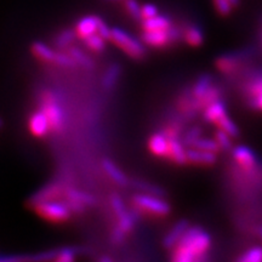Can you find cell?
<instances>
[{
	"label": "cell",
	"mask_w": 262,
	"mask_h": 262,
	"mask_svg": "<svg viewBox=\"0 0 262 262\" xmlns=\"http://www.w3.org/2000/svg\"><path fill=\"white\" fill-rule=\"evenodd\" d=\"M211 247V238L202 227H188L183 237L171 250L173 262L203 260Z\"/></svg>",
	"instance_id": "cell-1"
},
{
	"label": "cell",
	"mask_w": 262,
	"mask_h": 262,
	"mask_svg": "<svg viewBox=\"0 0 262 262\" xmlns=\"http://www.w3.org/2000/svg\"><path fill=\"white\" fill-rule=\"evenodd\" d=\"M133 208L137 214L149 215L153 217H165L171 211V206L163 196L140 193L131 199Z\"/></svg>",
	"instance_id": "cell-2"
},
{
	"label": "cell",
	"mask_w": 262,
	"mask_h": 262,
	"mask_svg": "<svg viewBox=\"0 0 262 262\" xmlns=\"http://www.w3.org/2000/svg\"><path fill=\"white\" fill-rule=\"evenodd\" d=\"M110 40L133 60H142L146 56L145 42L136 39L122 28L114 27L111 29Z\"/></svg>",
	"instance_id": "cell-3"
},
{
	"label": "cell",
	"mask_w": 262,
	"mask_h": 262,
	"mask_svg": "<svg viewBox=\"0 0 262 262\" xmlns=\"http://www.w3.org/2000/svg\"><path fill=\"white\" fill-rule=\"evenodd\" d=\"M31 51L33 56L38 58L39 61L44 62V63L56 64L67 68H72L77 64L68 52L55 50V49L50 48L49 45H47L42 41L33 42L31 47Z\"/></svg>",
	"instance_id": "cell-4"
},
{
	"label": "cell",
	"mask_w": 262,
	"mask_h": 262,
	"mask_svg": "<svg viewBox=\"0 0 262 262\" xmlns=\"http://www.w3.org/2000/svg\"><path fill=\"white\" fill-rule=\"evenodd\" d=\"M33 209L41 219L49 222H54V224H62V222L68 221L73 214L63 198L39 203L33 206Z\"/></svg>",
	"instance_id": "cell-5"
},
{
	"label": "cell",
	"mask_w": 262,
	"mask_h": 262,
	"mask_svg": "<svg viewBox=\"0 0 262 262\" xmlns=\"http://www.w3.org/2000/svg\"><path fill=\"white\" fill-rule=\"evenodd\" d=\"M39 110H41L48 117L51 131H54V133L62 131L64 125L63 111L58 104V101L54 93L48 90L42 91L40 95V108Z\"/></svg>",
	"instance_id": "cell-6"
},
{
	"label": "cell",
	"mask_w": 262,
	"mask_h": 262,
	"mask_svg": "<svg viewBox=\"0 0 262 262\" xmlns=\"http://www.w3.org/2000/svg\"><path fill=\"white\" fill-rule=\"evenodd\" d=\"M111 29L108 27V25L103 21L100 16L96 15H88L81 17L79 21L75 24L74 31L77 33V37L80 40H84L90 35L96 34L98 33L100 35H102L104 39L110 40L111 37Z\"/></svg>",
	"instance_id": "cell-7"
},
{
	"label": "cell",
	"mask_w": 262,
	"mask_h": 262,
	"mask_svg": "<svg viewBox=\"0 0 262 262\" xmlns=\"http://www.w3.org/2000/svg\"><path fill=\"white\" fill-rule=\"evenodd\" d=\"M64 188L66 187H62L58 183H49V185L41 187L29 198V204L33 208L39 203L62 199L64 195Z\"/></svg>",
	"instance_id": "cell-8"
},
{
	"label": "cell",
	"mask_w": 262,
	"mask_h": 262,
	"mask_svg": "<svg viewBox=\"0 0 262 262\" xmlns=\"http://www.w3.org/2000/svg\"><path fill=\"white\" fill-rule=\"evenodd\" d=\"M141 39L147 47L155 49H164L173 44L170 28L164 31H143Z\"/></svg>",
	"instance_id": "cell-9"
},
{
	"label": "cell",
	"mask_w": 262,
	"mask_h": 262,
	"mask_svg": "<svg viewBox=\"0 0 262 262\" xmlns=\"http://www.w3.org/2000/svg\"><path fill=\"white\" fill-rule=\"evenodd\" d=\"M28 127L32 135L38 137V139H42L51 131L48 117L45 116V113L41 110H38L34 113H32L28 120Z\"/></svg>",
	"instance_id": "cell-10"
},
{
	"label": "cell",
	"mask_w": 262,
	"mask_h": 262,
	"mask_svg": "<svg viewBox=\"0 0 262 262\" xmlns=\"http://www.w3.org/2000/svg\"><path fill=\"white\" fill-rule=\"evenodd\" d=\"M166 159H169L170 162L176 164V165L187 164V147L183 145L180 137L169 139V149Z\"/></svg>",
	"instance_id": "cell-11"
},
{
	"label": "cell",
	"mask_w": 262,
	"mask_h": 262,
	"mask_svg": "<svg viewBox=\"0 0 262 262\" xmlns=\"http://www.w3.org/2000/svg\"><path fill=\"white\" fill-rule=\"evenodd\" d=\"M216 160H217V153L206 152V150L194 148V147L187 148V164L210 166L214 165Z\"/></svg>",
	"instance_id": "cell-12"
},
{
	"label": "cell",
	"mask_w": 262,
	"mask_h": 262,
	"mask_svg": "<svg viewBox=\"0 0 262 262\" xmlns=\"http://www.w3.org/2000/svg\"><path fill=\"white\" fill-rule=\"evenodd\" d=\"M189 227V222L187 220H180L170 228V231L166 233L163 239V247L168 250H172L179 243L180 239L183 237Z\"/></svg>",
	"instance_id": "cell-13"
},
{
	"label": "cell",
	"mask_w": 262,
	"mask_h": 262,
	"mask_svg": "<svg viewBox=\"0 0 262 262\" xmlns=\"http://www.w3.org/2000/svg\"><path fill=\"white\" fill-rule=\"evenodd\" d=\"M234 162L245 171H250L256 165V157L250 148L245 146H237L232 149Z\"/></svg>",
	"instance_id": "cell-14"
},
{
	"label": "cell",
	"mask_w": 262,
	"mask_h": 262,
	"mask_svg": "<svg viewBox=\"0 0 262 262\" xmlns=\"http://www.w3.org/2000/svg\"><path fill=\"white\" fill-rule=\"evenodd\" d=\"M243 61V55L234 52V54H226L217 57L215 61V67L222 74H231L241 66Z\"/></svg>",
	"instance_id": "cell-15"
},
{
	"label": "cell",
	"mask_w": 262,
	"mask_h": 262,
	"mask_svg": "<svg viewBox=\"0 0 262 262\" xmlns=\"http://www.w3.org/2000/svg\"><path fill=\"white\" fill-rule=\"evenodd\" d=\"M148 149L157 158H166L169 149V137L163 131L153 134L148 140Z\"/></svg>",
	"instance_id": "cell-16"
},
{
	"label": "cell",
	"mask_w": 262,
	"mask_h": 262,
	"mask_svg": "<svg viewBox=\"0 0 262 262\" xmlns=\"http://www.w3.org/2000/svg\"><path fill=\"white\" fill-rule=\"evenodd\" d=\"M102 168L104 170V172L107 173V176L114 183H117L118 186L120 187H125V186L129 185V179L126 178V175L124 173V171L120 168L114 164L112 160L110 159H104L102 162Z\"/></svg>",
	"instance_id": "cell-17"
},
{
	"label": "cell",
	"mask_w": 262,
	"mask_h": 262,
	"mask_svg": "<svg viewBox=\"0 0 262 262\" xmlns=\"http://www.w3.org/2000/svg\"><path fill=\"white\" fill-rule=\"evenodd\" d=\"M143 31H164L172 26V21L166 15H157L155 17L141 21Z\"/></svg>",
	"instance_id": "cell-18"
},
{
	"label": "cell",
	"mask_w": 262,
	"mask_h": 262,
	"mask_svg": "<svg viewBox=\"0 0 262 262\" xmlns=\"http://www.w3.org/2000/svg\"><path fill=\"white\" fill-rule=\"evenodd\" d=\"M227 113V110H226V104L224 101L217 100L211 104H209L208 107L203 111V119L205 120L206 123L214 124L216 120L220 119L222 116Z\"/></svg>",
	"instance_id": "cell-19"
},
{
	"label": "cell",
	"mask_w": 262,
	"mask_h": 262,
	"mask_svg": "<svg viewBox=\"0 0 262 262\" xmlns=\"http://www.w3.org/2000/svg\"><path fill=\"white\" fill-rule=\"evenodd\" d=\"M183 40L192 48H198L204 42V34L201 27L195 25H189L183 28Z\"/></svg>",
	"instance_id": "cell-20"
},
{
	"label": "cell",
	"mask_w": 262,
	"mask_h": 262,
	"mask_svg": "<svg viewBox=\"0 0 262 262\" xmlns=\"http://www.w3.org/2000/svg\"><path fill=\"white\" fill-rule=\"evenodd\" d=\"M77 38V33H75L74 28H64L61 32H58V34L55 37L54 45L57 50H68Z\"/></svg>",
	"instance_id": "cell-21"
},
{
	"label": "cell",
	"mask_w": 262,
	"mask_h": 262,
	"mask_svg": "<svg viewBox=\"0 0 262 262\" xmlns=\"http://www.w3.org/2000/svg\"><path fill=\"white\" fill-rule=\"evenodd\" d=\"M120 73H122V70H120L119 64L118 63L111 64L103 74V78H102L103 89L107 91L114 89V86H116L118 80H119L120 78Z\"/></svg>",
	"instance_id": "cell-22"
},
{
	"label": "cell",
	"mask_w": 262,
	"mask_h": 262,
	"mask_svg": "<svg viewBox=\"0 0 262 262\" xmlns=\"http://www.w3.org/2000/svg\"><path fill=\"white\" fill-rule=\"evenodd\" d=\"M63 198L72 199V201L81 203V204L85 206L94 205L95 202H96V199H95L91 194H89V193L79 191V189L73 188V187H66L64 188Z\"/></svg>",
	"instance_id": "cell-23"
},
{
	"label": "cell",
	"mask_w": 262,
	"mask_h": 262,
	"mask_svg": "<svg viewBox=\"0 0 262 262\" xmlns=\"http://www.w3.org/2000/svg\"><path fill=\"white\" fill-rule=\"evenodd\" d=\"M221 95H222V90L219 86H215V85H211L209 88L208 91L203 95V96L199 98V100H195L196 102V107H198L199 111H204L209 104H211L215 101L221 100Z\"/></svg>",
	"instance_id": "cell-24"
},
{
	"label": "cell",
	"mask_w": 262,
	"mask_h": 262,
	"mask_svg": "<svg viewBox=\"0 0 262 262\" xmlns=\"http://www.w3.org/2000/svg\"><path fill=\"white\" fill-rule=\"evenodd\" d=\"M214 124L219 130L225 131V133L228 134L232 139H237V137L239 136V129H238L237 124H235L233 120L228 117L227 113H226L225 116H222L220 119L216 120Z\"/></svg>",
	"instance_id": "cell-25"
},
{
	"label": "cell",
	"mask_w": 262,
	"mask_h": 262,
	"mask_svg": "<svg viewBox=\"0 0 262 262\" xmlns=\"http://www.w3.org/2000/svg\"><path fill=\"white\" fill-rule=\"evenodd\" d=\"M212 85V77L210 74H203L196 79L194 85L192 86V95L195 100H199L209 88Z\"/></svg>",
	"instance_id": "cell-26"
},
{
	"label": "cell",
	"mask_w": 262,
	"mask_h": 262,
	"mask_svg": "<svg viewBox=\"0 0 262 262\" xmlns=\"http://www.w3.org/2000/svg\"><path fill=\"white\" fill-rule=\"evenodd\" d=\"M106 40L107 39H104L102 35L96 33V34H93L86 39H84L83 41L88 50L95 52V54H101V52L106 50Z\"/></svg>",
	"instance_id": "cell-27"
},
{
	"label": "cell",
	"mask_w": 262,
	"mask_h": 262,
	"mask_svg": "<svg viewBox=\"0 0 262 262\" xmlns=\"http://www.w3.org/2000/svg\"><path fill=\"white\" fill-rule=\"evenodd\" d=\"M67 52L71 55L72 58H73L74 62L77 64H79L84 68H88V70H91V68H94V64H95L94 61L91 60V58L88 56V55L85 54V52L81 50V49L77 48V47H73V45H72V47L67 50Z\"/></svg>",
	"instance_id": "cell-28"
},
{
	"label": "cell",
	"mask_w": 262,
	"mask_h": 262,
	"mask_svg": "<svg viewBox=\"0 0 262 262\" xmlns=\"http://www.w3.org/2000/svg\"><path fill=\"white\" fill-rule=\"evenodd\" d=\"M133 186L139 189L141 193H147V194L158 195V196L165 195V191H164L162 187L155 185V183L143 181V180H136V181L133 182Z\"/></svg>",
	"instance_id": "cell-29"
},
{
	"label": "cell",
	"mask_w": 262,
	"mask_h": 262,
	"mask_svg": "<svg viewBox=\"0 0 262 262\" xmlns=\"http://www.w3.org/2000/svg\"><path fill=\"white\" fill-rule=\"evenodd\" d=\"M137 212L136 211H126L125 214H123L122 216H119L118 217V227H119L122 231L124 232V233H130L131 231H133L134 226H135V222H136V216Z\"/></svg>",
	"instance_id": "cell-30"
},
{
	"label": "cell",
	"mask_w": 262,
	"mask_h": 262,
	"mask_svg": "<svg viewBox=\"0 0 262 262\" xmlns=\"http://www.w3.org/2000/svg\"><path fill=\"white\" fill-rule=\"evenodd\" d=\"M245 94L250 98V101L262 94V74H258L248 81L247 88H245Z\"/></svg>",
	"instance_id": "cell-31"
},
{
	"label": "cell",
	"mask_w": 262,
	"mask_h": 262,
	"mask_svg": "<svg viewBox=\"0 0 262 262\" xmlns=\"http://www.w3.org/2000/svg\"><path fill=\"white\" fill-rule=\"evenodd\" d=\"M191 147L194 148L206 150V152H212V153H219L221 150L219 143L216 142L215 139H208V137H199Z\"/></svg>",
	"instance_id": "cell-32"
},
{
	"label": "cell",
	"mask_w": 262,
	"mask_h": 262,
	"mask_svg": "<svg viewBox=\"0 0 262 262\" xmlns=\"http://www.w3.org/2000/svg\"><path fill=\"white\" fill-rule=\"evenodd\" d=\"M202 135H203V127L199 125H194L183 134L181 136V141L183 145L188 148V147H191L193 143L199 139V137H202Z\"/></svg>",
	"instance_id": "cell-33"
},
{
	"label": "cell",
	"mask_w": 262,
	"mask_h": 262,
	"mask_svg": "<svg viewBox=\"0 0 262 262\" xmlns=\"http://www.w3.org/2000/svg\"><path fill=\"white\" fill-rule=\"evenodd\" d=\"M123 6L125 9L126 14L131 18L139 22L142 21V17H141V5L137 0H125V2H123Z\"/></svg>",
	"instance_id": "cell-34"
},
{
	"label": "cell",
	"mask_w": 262,
	"mask_h": 262,
	"mask_svg": "<svg viewBox=\"0 0 262 262\" xmlns=\"http://www.w3.org/2000/svg\"><path fill=\"white\" fill-rule=\"evenodd\" d=\"M239 262H262V247L248 249L243 255L238 257Z\"/></svg>",
	"instance_id": "cell-35"
},
{
	"label": "cell",
	"mask_w": 262,
	"mask_h": 262,
	"mask_svg": "<svg viewBox=\"0 0 262 262\" xmlns=\"http://www.w3.org/2000/svg\"><path fill=\"white\" fill-rule=\"evenodd\" d=\"M214 139L216 140V142L219 143V146H220L221 150H231L233 149V143H232V137L228 135V134H226L225 131L222 130H219L215 133V137Z\"/></svg>",
	"instance_id": "cell-36"
},
{
	"label": "cell",
	"mask_w": 262,
	"mask_h": 262,
	"mask_svg": "<svg viewBox=\"0 0 262 262\" xmlns=\"http://www.w3.org/2000/svg\"><path fill=\"white\" fill-rule=\"evenodd\" d=\"M78 251L74 248H62L58 249V253L55 257L56 262H73L77 257Z\"/></svg>",
	"instance_id": "cell-37"
},
{
	"label": "cell",
	"mask_w": 262,
	"mask_h": 262,
	"mask_svg": "<svg viewBox=\"0 0 262 262\" xmlns=\"http://www.w3.org/2000/svg\"><path fill=\"white\" fill-rule=\"evenodd\" d=\"M212 3H214L216 11L221 16H228L234 8L231 0H212Z\"/></svg>",
	"instance_id": "cell-38"
},
{
	"label": "cell",
	"mask_w": 262,
	"mask_h": 262,
	"mask_svg": "<svg viewBox=\"0 0 262 262\" xmlns=\"http://www.w3.org/2000/svg\"><path fill=\"white\" fill-rule=\"evenodd\" d=\"M111 205H112V209L114 214L117 215V217H119V216H122L127 211L125 204H124V201L118 194L111 195Z\"/></svg>",
	"instance_id": "cell-39"
},
{
	"label": "cell",
	"mask_w": 262,
	"mask_h": 262,
	"mask_svg": "<svg viewBox=\"0 0 262 262\" xmlns=\"http://www.w3.org/2000/svg\"><path fill=\"white\" fill-rule=\"evenodd\" d=\"M159 15L158 6L152 4V3H147V4L141 5V17L143 19H148L155 17V16Z\"/></svg>",
	"instance_id": "cell-40"
},
{
	"label": "cell",
	"mask_w": 262,
	"mask_h": 262,
	"mask_svg": "<svg viewBox=\"0 0 262 262\" xmlns=\"http://www.w3.org/2000/svg\"><path fill=\"white\" fill-rule=\"evenodd\" d=\"M125 237H126V233H124V232L119 227H118V226L113 229V232H112L113 243H117V244L122 243L124 239H125Z\"/></svg>",
	"instance_id": "cell-41"
},
{
	"label": "cell",
	"mask_w": 262,
	"mask_h": 262,
	"mask_svg": "<svg viewBox=\"0 0 262 262\" xmlns=\"http://www.w3.org/2000/svg\"><path fill=\"white\" fill-rule=\"evenodd\" d=\"M251 106H253L255 110L261 111L262 112V94L258 95L257 97H255L254 100H251Z\"/></svg>",
	"instance_id": "cell-42"
},
{
	"label": "cell",
	"mask_w": 262,
	"mask_h": 262,
	"mask_svg": "<svg viewBox=\"0 0 262 262\" xmlns=\"http://www.w3.org/2000/svg\"><path fill=\"white\" fill-rule=\"evenodd\" d=\"M257 235H258V238H260L262 241V226H260V227H258V229H257Z\"/></svg>",
	"instance_id": "cell-43"
},
{
	"label": "cell",
	"mask_w": 262,
	"mask_h": 262,
	"mask_svg": "<svg viewBox=\"0 0 262 262\" xmlns=\"http://www.w3.org/2000/svg\"><path fill=\"white\" fill-rule=\"evenodd\" d=\"M231 3L233 4V6H237L239 4V0H231Z\"/></svg>",
	"instance_id": "cell-44"
},
{
	"label": "cell",
	"mask_w": 262,
	"mask_h": 262,
	"mask_svg": "<svg viewBox=\"0 0 262 262\" xmlns=\"http://www.w3.org/2000/svg\"><path fill=\"white\" fill-rule=\"evenodd\" d=\"M100 261H111L110 257H101Z\"/></svg>",
	"instance_id": "cell-45"
},
{
	"label": "cell",
	"mask_w": 262,
	"mask_h": 262,
	"mask_svg": "<svg viewBox=\"0 0 262 262\" xmlns=\"http://www.w3.org/2000/svg\"><path fill=\"white\" fill-rule=\"evenodd\" d=\"M104 2H112V3H114V2H125V0H104Z\"/></svg>",
	"instance_id": "cell-46"
},
{
	"label": "cell",
	"mask_w": 262,
	"mask_h": 262,
	"mask_svg": "<svg viewBox=\"0 0 262 262\" xmlns=\"http://www.w3.org/2000/svg\"><path fill=\"white\" fill-rule=\"evenodd\" d=\"M3 126V122H2V119H0V127Z\"/></svg>",
	"instance_id": "cell-47"
}]
</instances>
